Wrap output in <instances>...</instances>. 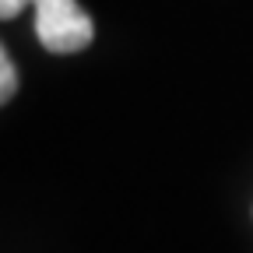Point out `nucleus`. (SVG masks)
Wrapping results in <instances>:
<instances>
[{
	"label": "nucleus",
	"mask_w": 253,
	"mask_h": 253,
	"mask_svg": "<svg viewBox=\"0 0 253 253\" xmlns=\"http://www.w3.org/2000/svg\"><path fill=\"white\" fill-rule=\"evenodd\" d=\"M36 36L49 53H81L95 39V25L78 0H32Z\"/></svg>",
	"instance_id": "1"
},
{
	"label": "nucleus",
	"mask_w": 253,
	"mask_h": 253,
	"mask_svg": "<svg viewBox=\"0 0 253 253\" xmlns=\"http://www.w3.org/2000/svg\"><path fill=\"white\" fill-rule=\"evenodd\" d=\"M18 91V71H14V60L7 56V49L0 46V106L11 102Z\"/></svg>",
	"instance_id": "2"
},
{
	"label": "nucleus",
	"mask_w": 253,
	"mask_h": 253,
	"mask_svg": "<svg viewBox=\"0 0 253 253\" xmlns=\"http://www.w3.org/2000/svg\"><path fill=\"white\" fill-rule=\"evenodd\" d=\"M32 4V0H0V21H7V18H18L25 7Z\"/></svg>",
	"instance_id": "3"
}]
</instances>
